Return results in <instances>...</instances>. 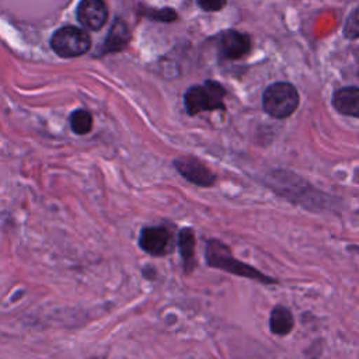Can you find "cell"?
Instances as JSON below:
<instances>
[{"mask_svg": "<svg viewBox=\"0 0 359 359\" xmlns=\"http://www.w3.org/2000/svg\"><path fill=\"white\" fill-rule=\"evenodd\" d=\"M205 261L210 268H216V269L224 271V272L236 275V276L252 279L255 282L265 283V285H276L278 283V279L268 276L264 272L258 271L255 266L248 265V264L234 258L230 247L216 238H210L206 243Z\"/></svg>", "mask_w": 359, "mask_h": 359, "instance_id": "obj_1", "label": "cell"}, {"mask_svg": "<svg viewBox=\"0 0 359 359\" xmlns=\"http://www.w3.org/2000/svg\"><path fill=\"white\" fill-rule=\"evenodd\" d=\"M226 90L216 81L206 80L202 86H192L184 95L185 109L189 115H196L203 111L223 109V98Z\"/></svg>", "mask_w": 359, "mask_h": 359, "instance_id": "obj_2", "label": "cell"}, {"mask_svg": "<svg viewBox=\"0 0 359 359\" xmlns=\"http://www.w3.org/2000/svg\"><path fill=\"white\" fill-rule=\"evenodd\" d=\"M262 104L271 116L286 118L296 111L299 94L290 83H275L264 91Z\"/></svg>", "mask_w": 359, "mask_h": 359, "instance_id": "obj_3", "label": "cell"}, {"mask_svg": "<svg viewBox=\"0 0 359 359\" xmlns=\"http://www.w3.org/2000/svg\"><path fill=\"white\" fill-rule=\"evenodd\" d=\"M50 46L60 57H77L90 49L91 39L84 29L67 25L53 32Z\"/></svg>", "mask_w": 359, "mask_h": 359, "instance_id": "obj_4", "label": "cell"}, {"mask_svg": "<svg viewBox=\"0 0 359 359\" xmlns=\"http://www.w3.org/2000/svg\"><path fill=\"white\" fill-rule=\"evenodd\" d=\"M172 234L164 226H146L139 234V247L151 257H164L172 251Z\"/></svg>", "mask_w": 359, "mask_h": 359, "instance_id": "obj_5", "label": "cell"}, {"mask_svg": "<svg viewBox=\"0 0 359 359\" xmlns=\"http://www.w3.org/2000/svg\"><path fill=\"white\" fill-rule=\"evenodd\" d=\"M174 167L177 171L189 182L199 187H210L216 177L215 174L198 158L192 156H181L174 161Z\"/></svg>", "mask_w": 359, "mask_h": 359, "instance_id": "obj_6", "label": "cell"}, {"mask_svg": "<svg viewBox=\"0 0 359 359\" xmlns=\"http://www.w3.org/2000/svg\"><path fill=\"white\" fill-rule=\"evenodd\" d=\"M108 18V10L104 0H81L77 6V20L91 31L104 27Z\"/></svg>", "mask_w": 359, "mask_h": 359, "instance_id": "obj_7", "label": "cell"}, {"mask_svg": "<svg viewBox=\"0 0 359 359\" xmlns=\"http://www.w3.org/2000/svg\"><path fill=\"white\" fill-rule=\"evenodd\" d=\"M250 48H251L250 36L234 29H229L223 32L219 38V52L224 59H230V60L240 59L248 53Z\"/></svg>", "mask_w": 359, "mask_h": 359, "instance_id": "obj_8", "label": "cell"}, {"mask_svg": "<svg viewBox=\"0 0 359 359\" xmlns=\"http://www.w3.org/2000/svg\"><path fill=\"white\" fill-rule=\"evenodd\" d=\"M178 251L182 259V268L187 275L192 273L196 266V257H195V247H196V237L195 231L191 227H182L178 233L177 238Z\"/></svg>", "mask_w": 359, "mask_h": 359, "instance_id": "obj_9", "label": "cell"}, {"mask_svg": "<svg viewBox=\"0 0 359 359\" xmlns=\"http://www.w3.org/2000/svg\"><path fill=\"white\" fill-rule=\"evenodd\" d=\"M332 105L342 115L359 118V88L345 87L338 90L332 97Z\"/></svg>", "mask_w": 359, "mask_h": 359, "instance_id": "obj_10", "label": "cell"}, {"mask_svg": "<svg viewBox=\"0 0 359 359\" xmlns=\"http://www.w3.org/2000/svg\"><path fill=\"white\" fill-rule=\"evenodd\" d=\"M129 28L126 22L121 18H116L109 29L108 36L105 38V42L102 45V53H112V52H121L123 50L129 43Z\"/></svg>", "mask_w": 359, "mask_h": 359, "instance_id": "obj_11", "label": "cell"}, {"mask_svg": "<svg viewBox=\"0 0 359 359\" xmlns=\"http://www.w3.org/2000/svg\"><path fill=\"white\" fill-rule=\"evenodd\" d=\"M293 327H294V318L292 311L282 304L275 306L269 314L271 332L279 337H285L292 332Z\"/></svg>", "mask_w": 359, "mask_h": 359, "instance_id": "obj_12", "label": "cell"}, {"mask_svg": "<svg viewBox=\"0 0 359 359\" xmlns=\"http://www.w3.org/2000/svg\"><path fill=\"white\" fill-rule=\"evenodd\" d=\"M70 128L76 135H86L93 128V116L87 109H76L70 115Z\"/></svg>", "mask_w": 359, "mask_h": 359, "instance_id": "obj_13", "label": "cell"}, {"mask_svg": "<svg viewBox=\"0 0 359 359\" xmlns=\"http://www.w3.org/2000/svg\"><path fill=\"white\" fill-rule=\"evenodd\" d=\"M142 14L150 20H154V21H160V22H171L174 20H177V13L170 8V7H165V8H144L142 10Z\"/></svg>", "mask_w": 359, "mask_h": 359, "instance_id": "obj_14", "label": "cell"}, {"mask_svg": "<svg viewBox=\"0 0 359 359\" xmlns=\"http://www.w3.org/2000/svg\"><path fill=\"white\" fill-rule=\"evenodd\" d=\"M344 34L349 39L359 38V7L348 15V20L344 27Z\"/></svg>", "mask_w": 359, "mask_h": 359, "instance_id": "obj_15", "label": "cell"}, {"mask_svg": "<svg viewBox=\"0 0 359 359\" xmlns=\"http://www.w3.org/2000/svg\"><path fill=\"white\" fill-rule=\"evenodd\" d=\"M227 0H198V4L205 11H219L226 6Z\"/></svg>", "mask_w": 359, "mask_h": 359, "instance_id": "obj_16", "label": "cell"}, {"mask_svg": "<svg viewBox=\"0 0 359 359\" xmlns=\"http://www.w3.org/2000/svg\"><path fill=\"white\" fill-rule=\"evenodd\" d=\"M142 275H143V278H146V279H149V280H153L156 276H157V271H156V268L154 266H144L143 269H142Z\"/></svg>", "mask_w": 359, "mask_h": 359, "instance_id": "obj_17", "label": "cell"}]
</instances>
